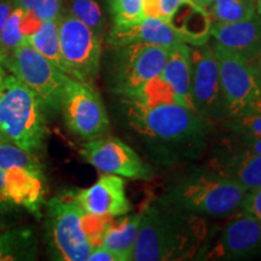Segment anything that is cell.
Listing matches in <instances>:
<instances>
[{
	"mask_svg": "<svg viewBox=\"0 0 261 261\" xmlns=\"http://www.w3.org/2000/svg\"><path fill=\"white\" fill-rule=\"evenodd\" d=\"M12 9H14V6L10 4V3H0V33L3 32V28H4L6 21H8L10 14H11Z\"/></svg>",
	"mask_w": 261,
	"mask_h": 261,
	"instance_id": "d590c367",
	"label": "cell"
},
{
	"mask_svg": "<svg viewBox=\"0 0 261 261\" xmlns=\"http://www.w3.org/2000/svg\"><path fill=\"white\" fill-rule=\"evenodd\" d=\"M24 40L64 73L58 37V18L42 21L31 35L24 38Z\"/></svg>",
	"mask_w": 261,
	"mask_h": 261,
	"instance_id": "603a6c76",
	"label": "cell"
},
{
	"mask_svg": "<svg viewBox=\"0 0 261 261\" xmlns=\"http://www.w3.org/2000/svg\"><path fill=\"white\" fill-rule=\"evenodd\" d=\"M167 22L185 44L192 46L207 44L211 35L212 18L204 8L192 0H181Z\"/></svg>",
	"mask_w": 261,
	"mask_h": 261,
	"instance_id": "d6986e66",
	"label": "cell"
},
{
	"mask_svg": "<svg viewBox=\"0 0 261 261\" xmlns=\"http://www.w3.org/2000/svg\"><path fill=\"white\" fill-rule=\"evenodd\" d=\"M71 16L87 25L100 41L106 35V18L99 5L94 0H71L70 12Z\"/></svg>",
	"mask_w": 261,
	"mask_h": 261,
	"instance_id": "d4e9b609",
	"label": "cell"
},
{
	"mask_svg": "<svg viewBox=\"0 0 261 261\" xmlns=\"http://www.w3.org/2000/svg\"><path fill=\"white\" fill-rule=\"evenodd\" d=\"M142 2H143V12H144L145 17L162 18L160 0H142Z\"/></svg>",
	"mask_w": 261,
	"mask_h": 261,
	"instance_id": "836d02e7",
	"label": "cell"
},
{
	"mask_svg": "<svg viewBox=\"0 0 261 261\" xmlns=\"http://www.w3.org/2000/svg\"><path fill=\"white\" fill-rule=\"evenodd\" d=\"M219 63L221 86L227 119L261 114V71L254 62L247 61L217 42L212 45Z\"/></svg>",
	"mask_w": 261,
	"mask_h": 261,
	"instance_id": "8992f818",
	"label": "cell"
},
{
	"mask_svg": "<svg viewBox=\"0 0 261 261\" xmlns=\"http://www.w3.org/2000/svg\"><path fill=\"white\" fill-rule=\"evenodd\" d=\"M0 130L12 144L35 154L46 138V109L15 75L0 81Z\"/></svg>",
	"mask_w": 261,
	"mask_h": 261,
	"instance_id": "277c9868",
	"label": "cell"
},
{
	"mask_svg": "<svg viewBox=\"0 0 261 261\" xmlns=\"http://www.w3.org/2000/svg\"><path fill=\"white\" fill-rule=\"evenodd\" d=\"M261 254V223L240 211L225 225L212 250L213 259L243 260Z\"/></svg>",
	"mask_w": 261,
	"mask_h": 261,
	"instance_id": "2e32d148",
	"label": "cell"
},
{
	"mask_svg": "<svg viewBox=\"0 0 261 261\" xmlns=\"http://www.w3.org/2000/svg\"><path fill=\"white\" fill-rule=\"evenodd\" d=\"M192 2L196 3L197 5L202 6V8L207 9V8H210L212 3H213V0H192Z\"/></svg>",
	"mask_w": 261,
	"mask_h": 261,
	"instance_id": "74e56055",
	"label": "cell"
},
{
	"mask_svg": "<svg viewBox=\"0 0 261 261\" xmlns=\"http://www.w3.org/2000/svg\"><path fill=\"white\" fill-rule=\"evenodd\" d=\"M113 25L135 24L145 18L142 0H108Z\"/></svg>",
	"mask_w": 261,
	"mask_h": 261,
	"instance_id": "484cf974",
	"label": "cell"
},
{
	"mask_svg": "<svg viewBox=\"0 0 261 261\" xmlns=\"http://www.w3.org/2000/svg\"><path fill=\"white\" fill-rule=\"evenodd\" d=\"M207 168L237 181L247 191L261 188V156L243 146L233 135L214 149Z\"/></svg>",
	"mask_w": 261,
	"mask_h": 261,
	"instance_id": "5bb4252c",
	"label": "cell"
},
{
	"mask_svg": "<svg viewBox=\"0 0 261 261\" xmlns=\"http://www.w3.org/2000/svg\"><path fill=\"white\" fill-rule=\"evenodd\" d=\"M112 48L108 84L110 90L123 99L161 74L172 47L135 42Z\"/></svg>",
	"mask_w": 261,
	"mask_h": 261,
	"instance_id": "52a82bcc",
	"label": "cell"
},
{
	"mask_svg": "<svg viewBox=\"0 0 261 261\" xmlns=\"http://www.w3.org/2000/svg\"><path fill=\"white\" fill-rule=\"evenodd\" d=\"M255 64H256L257 69H259V70L261 71V55H260L259 57H257V60L255 61Z\"/></svg>",
	"mask_w": 261,
	"mask_h": 261,
	"instance_id": "ab89813d",
	"label": "cell"
},
{
	"mask_svg": "<svg viewBox=\"0 0 261 261\" xmlns=\"http://www.w3.org/2000/svg\"><path fill=\"white\" fill-rule=\"evenodd\" d=\"M191 98L195 110L210 121L227 119L219 63L212 45L190 47Z\"/></svg>",
	"mask_w": 261,
	"mask_h": 261,
	"instance_id": "7c38bea8",
	"label": "cell"
},
{
	"mask_svg": "<svg viewBox=\"0 0 261 261\" xmlns=\"http://www.w3.org/2000/svg\"><path fill=\"white\" fill-rule=\"evenodd\" d=\"M135 42L171 48L179 42H182V40L166 19L156 17H145L140 22L129 25H113L108 35V45L110 47Z\"/></svg>",
	"mask_w": 261,
	"mask_h": 261,
	"instance_id": "ac0fdd59",
	"label": "cell"
},
{
	"mask_svg": "<svg viewBox=\"0 0 261 261\" xmlns=\"http://www.w3.org/2000/svg\"><path fill=\"white\" fill-rule=\"evenodd\" d=\"M255 15L254 0H213L210 6V16L213 22L232 23L250 19Z\"/></svg>",
	"mask_w": 261,
	"mask_h": 261,
	"instance_id": "cb8c5ba5",
	"label": "cell"
},
{
	"mask_svg": "<svg viewBox=\"0 0 261 261\" xmlns=\"http://www.w3.org/2000/svg\"><path fill=\"white\" fill-rule=\"evenodd\" d=\"M87 261H121L120 257L114 254L112 250L107 249L100 244L94 246L92 252L90 253Z\"/></svg>",
	"mask_w": 261,
	"mask_h": 261,
	"instance_id": "d6a6232c",
	"label": "cell"
},
{
	"mask_svg": "<svg viewBox=\"0 0 261 261\" xmlns=\"http://www.w3.org/2000/svg\"><path fill=\"white\" fill-rule=\"evenodd\" d=\"M181 0H160V5H161V15L162 18L167 21L174 9L177 8Z\"/></svg>",
	"mask_w": 261,
	"mask_h": 261,
	"instance_id": "e575fe53",
	"label": "cell"
},
{
	"mask_svg": "<svg viewBox=\"0 0 261 261\" xmlns=\"http://www.w3.org/2000/svg\"><path fill=\"white\" fill-rule=\"evenodd\" d=\"M256 5V14L261 17V0H254Z\"/></svg>",
	"mask_w": 261,
	"mask_h": 261,
	"instance_id": "f35d334b",
	"label": "cell"
},
{
	"mask_svg": "<svg viewBox=\"0 0 261 261\" xmlns=\"http://www.w3.org/2000/svg\"><path fill=\"white\" fill-rule=\"evenodd\" d=\"M5 140H8V139H6V138H5V136H4V135H3V132H2V130H0V143L5 142Z\"/></svg>",
	"mask_w": 261,
	"mask_h": 261,
	"instance_id": "60d3db41",
	"label": "cell"
},
{
	"mask_svg": "<svg viewBox=\"0 0 261 261\" xmlns=\"http://www.w3.org/2000/svg\"><path fill=\"white\" fill-rule=\"evenodd\" d=\"M24 10L15 5L10 14L8 21L0 33V52L9 55L16 46H18L24 39L22 21H23Z\"/></svg>",
	"mask_w": 261,
	"mask_h": 261,
	"instance_id": "4316f807",
	"label": "cell"
},
{
	"mask_svg": "<svg viewBox=\"0 0 261 261\" xmlns=\"http://www.w3.org/2000/svg\"><path fill=\"white\" fill-rule=\"evenodd\" d=\"M241 211L253 215L261 223V188L255 189L253 191H248Z\"/></svg>",
	"mask_w": 261,
	"mask_h": 261,
	"instance_id": "4dcf8cb0",
	"label": "cell"
},
{
	"mask_svg": "<svg viewBox=\"0 0 261 261\" xmlns=\"http://www.w3.org/2000/svg\"><path fill=\"white\" fill-rule=\"evenodd\" d=\"M126 103L127 122L143 140L154 161L171 165L197 158L207 146L212 123L178 103L151 107Z\"/></svg>",
	"mask_w": 261,
	"mask_h": 261,
	"instance_id": "6da1fadb",
	"label": "cell"
},
{
	"mask_svg": "<svg viewBox=\"0 0 261 261\" xmlns=\"http://www.w3.org/2000/svg\"><path fill=\"white\" fill-rule=\"evenodd\" d=\"M80 155L103 173L138 180H149L152 177V169L148 163L143 161L136 150L116 137L102 136L87 140L81 146Z\"/></svg>",
	"mask_w": 261,
	"mask_h": 261,
	"instance_id": "4fadbf2b",
	"label": "cell"
},
{
	"mask_svg": "<svg viewBox=\"0 0 261 261\" xmlns=\"http://www.w3.org/2000/svg\"><path fill=\"white\" fill-rule=\"evenodd\" d=\"M15 4L35 15L40 21L60 17L62 0H15Z\"/></svg>",
	"mask_w": 261,
	"mask_h": 261,
	"instance_id": "83f0119b",
	"label": "cell"
},
{
	"mask_svg": "<svg viewBox=\"0 0 261 261\" xmlns=\"http://www.w3.org/2000/svg\"><path fill=\"white\" fill-rule=\"evenodd\" d=\"M74 196L81 210L93 217H122L132 210L126 195L125 180L110 173L100 175L90 188L74 191Z\"/></svg>",
	"mask_w": 261,
	"mask_h": 261,
	"instance_id": "9a60e30c",
	"label": "cell"
},
{
	"mask_svg": "<svg viewBox=\"0 0 261 261\" xmlns=\"http://www.w3.org/2000/svg\"><path fill=\"white\" fill-rule=\"evenodd\" d=\"M60 112L68 129L83 139L106 136L110 128L106 106L93 84L69 75L62 91Z\"/></svg>",
	"mask_w": 261,
	"mask_h": 261,
	"instance_id": "9c48e42d",
	"label": "cell"
},
{
	"mask_svg": "<svg viewBox=\"0 0 261 261\" xmlns=\"http://www.w3.org/2000/svg\"><path fill=\"white\" fill-rule=\"evenodd\" d=\"M161 76L172 87L178 103L195 110L191 98V54L188 44L179 42L171 48Z\"/></svg>",
	"mask_w": 261,
	"mask_h": 261,
	"instance_id": "ffe728a7",
	"label": "cell"
},
{
	"mask_svg": "<svg viewBox=\"0 0 261 261\" xmlns=\"http://www.w3.org/2000/svg\"><path fill=\"white\" fill-rule=\"evenodd\" d=\"M58 37L64 73L93 84L100 69L102 41L70 14L58 17Z\"/></svg>",
	"mask_w": 261,
	"mask_h": 261,
	"instance_id": "8fae6325",
	"label": "cell"
},
{
	"mask_svg": "<svg viewBox=\"0 0 261 261\" xmlns=\"http://www.w3.org/2000/svg\"><path fill=\"white\" fill-rule=\"evenodd\" d=\"M228 128L232 133H248L261 137V114L238 119H228Z\"/></svg>",
	"mask_w": 261,
	"mask_h": 261,
	"instance_id": "f546056e",
	"label": "cell"
},
{
	"mask_svg": "<svg viewBox=\"0 0 261 261\" xmlns=\"http://www.w3.org/2000/svg\"><path fill=\"white\" fill-rule=\"evenodd\" d=\"M207 237L204 218L179 211L160 200L140 212L132 260H189L202 249Z\"/></svg>",
	"mask_w": 261,
	"mask_h": 261,
	"instance_id": "7a4b0ae2",
	"label": "cell"
},
{
	"mask_svg": "<svg viewBox=\"0 0 261 261\" xmlns=\"http://www.w3.org/2000/svg\"><path fill=\"white\" fill-rule=\"evenodd\" d=\"M247 194L232 179L208 168H197L175 179L159 200L197 217L221 219L242 210Z\"/></svg>",
	"mask_w": 261,
	"mask_h": 261,
	"instance_id": "3957f363",
	"label": "cell"
},
{
	"mask_svg": "<svg viewBox=\"0 0 261 261\" xmlns=\"http://www.w3.org/2000/svg\"><path fill=\"white\" fill-rule=\"evenodd\" d=\"M6 68L32 91L45 109L58 112L68 75L24 40L8 55Z\"/></svg>",
	"mask_w": 261,
	"mask_h": 261,
	"instance_id": "ba28073f",
	"label": "cell"
},
{
	"mask_svg": "<svg viewBox=\"0 0 261 261\" xmlns=\"http://www.w3.org/2000/svg\"><path fill=\"white\" fill-rule=\"evenodd\" d=\"M21 210L10 194L4 173L0 171V227L14 223Z\"/></svg>",
	"mask_w": 261,
	"mask_h": 261,
	"instance_id": "f1b7e54d",
	"label": "cell"
},
{
	"mask_svg": "<svg viewBox=\"0 0 261 261\" xmlns=\"http://www.w3.org/2000/svg\"><path fill=\"white\" fill-rule=\"evenodd\" d=\"M6 58H8V55L0 52V81L9 74L8 68H6Z\"/></svg>",
	"mask_w": 261,
	"mask_h": 261,
	"instance_id": "8d00e7d4",
	"label": "cell"
},
{
	"mask_svg": "<svg viewBox=\"0 0 261 261\" xmlns=\"http://www.w3.org/2000/svg\"><path fill=\"white\" fill-rule=\"evenodd\" d=\"M140 224V212L127 215L115 225L109 224L104 231L100 246L112 250L121 261H130Z\"/></svg>",
	"mask_w": 261,
	"mask_h": 261,
	"instance_id": "44dd1931",
	"label": "cell"
},
{
	"mask_svg": "<svg viewBox=\"0 0 261 261\" xmlns=\"http://www.w3.org/2000/svg\"><path fill=\"white\" fill-rule=\"evenodd\" d=\"M46 237L52 259L87 261L94 244L85 228V212L74 191L54 196L46 203Z\"/></svg>",
	"mask_w": 261,
	"mask_h": 261,
	"instance_id": "5b68a950",
	"label": "cell"
},
{
	"mask_svg": "<svg viewBox=\"0 0 261 261\" xmlns=\"http://www.w3.org/2000/svg\"><path fill=\"white\" fill-rule=\"evenodd\" d=\"M232 135L243 146L261 156V137L248 135V133H232Z\"/></svg>",
	"mask_w": 261,
	"mask_h": 261,
	"instance_id": "1f68e13d",
	"label": "cell"
},
{
	"mask_svg": "<svg viewBox=\"0 0 261 261\" xmlns=\"http://www.w3.org/2000/svg\"><path fill=\"white\" fill-rule=\"evenodd\" d=\"M211 35L218 45L247 61L255 63L261 55V17L257 14L232 23L213 22Z\"/></svg>",
	"mask_w": 261,
	"mask_h": 261,
	"instance_id": "e0dca14e",
	"label": "cell"
},
{
	"mask_svg": "<svg viewBox=\"0 0 261 261\" xmlns=\"http://www.w3.org/2000/svg\"><path fill=\"white\" fill-rule=\"evenodd\" d=\"M0 171L8 189L22 210L40 215L45 198V177L34 154L9 140L0 143Z\"/></svg>",
	"mask_w": 261,
	"mask_h": 261,
	"instance_id": "30bf717a",
	"label": "cell"
},
{
	"mask_svg": "<svg viewBox=\"0 0 261 261\" xmlns=\"http://www.w3.org/2000/svg\"><path fill=\"white\" fill-rule=\"evenodd\" d=\"M37 238L31 228H9L0 234V261L34 260Z\"/></svg>",
	"mask_w": 261,
	"mask_h": 261,
	"instance_id": "7402d4cb",
	"label": "cell"
}]
</instances>
